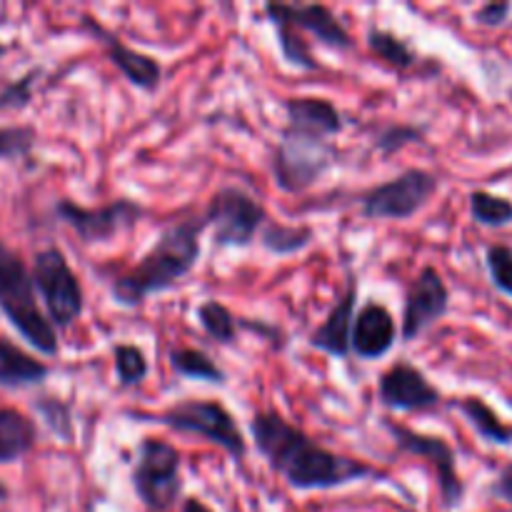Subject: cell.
<instances>
[{"instance_id": "obj_1", "label": "cell", "mask_w": 512, "mask_h": 512, "mask_svg": "<svg viewBox=\"0 0 512 512\" xmlns=\"http://www.w3.org/2000/svg\"><path fill=\"white\" fill-rule=\"evenodd\" d=\"M248 430L255 453L298 493L335 490L373 478L388 480V473L375 465L320 445L313 435L290 423L278 408L255 410Z\"/></svg>"}, {"instance_id": "obj_2", "label": "cell", "mask_w": 512, "mask_h": 512, "mask_svg": "<svg viewBox=\"0 0 512 512\" xmlns=\"http://www.w3.org/2000/svg\"><path fill=\"white\" fill-rule=\"evenodd\" d=\"M205 230L208 220L203 213L165 225L138 263L110 280L113 303L133 310L153 295H163L183 283L203 258Z\"/></svg>"}, {"instance_id": "obj_3", "label": "cell", "mask_w": 512, "mask_h": 512, "mask_svg": "<svg viewBox=\"0 0 512 512\" xmlns=\"http://www.w3.org/2000/svg\"><path fill=\"white\" fill-rule=\"evenodd\" d=\"M0 313L15 333L45 358H58V330L48 323L35 295L33 278L18 250L0 240Z\"/></svg>"}, {"instance_id": "obj_4", "label": "cell", "mask_w": 512, "mask_h": 512, "mask_svg": "<svg viewBox=\"0 0 512 512\" xmlns=\"http://www.w3.org/2000/svg\"><path fill=\"white\" fill-rule=\"evenodd\" d=\"M145 423L163 425L180 435H195L205 443L218 445L223 453H228L235 463H243L248 458V438L238 425L235 415L215 398H183L178 403L168 405L165 410L153 415H133Z\"/></svg>"}, {"instance_id": "obj_5", "label": "cell", "mask_w": 512, "mask_h": 512, "mask_svg": "<svg viewBox=\"0 0 512 512\" xmlns=\"http://www.w3.org/2000/svg\"><path fill=\"white\" fill-rule=\"evenodd\" d=\"M130 488L148 512H168L185 490L183 455L158 435H143L130 465Z\"/></svg>"}, {"instance_id": "obj_6", "label": "cell", "mask_w": 512, "mask_h": 512, "mask_svg": "<svg viewBox=\"0 0 512 512\" xmlns=\"http://www.w3.org/2000/svg\"><path fill=\"white\" fill-rule=\"evenodd\" d=\"M30 278H33L35 295L40 298L45 318L58 333L73 328L85 310V290L80 278L75 275L68 255L58 245L38 250L30 263Z\"/></svg>"}, {"instance_id": "obj_7", "label": "cell", "mask_w": 512, "mask_h": 512, "mask_svg": "<svg viewBox=\"0 0 512 512\" xmlns=\"http://www.w3.org/2000/svg\"><path fill=\"white\" fill-rule=\"evenodd\" d=\"M338 163V148L330 140L308 138L280 128V140L270 155V175L280 193L300 195L313 188Z\"/></svg>"}, {"instance_id": "obj_8", "label": "cell", "mask_w": 512, "mask_h": 512, "mask_svg": "<svg viewBox=\"0 0 512 512\" xmlns=\"http://www.w3.org/2000/svg\"><path fill=\"white\" fill-rule=\"evenodd\" d=\"M208 230H213L215 250H245L255 243L270 213L253 193L238 185L215 190L203 210Z\"/></svg>"}, {"instance_id": "obj_9", "label": "cell", "mask_w": 512, "mask_h": 512, "mask_svg": "<svg viewBox=\"0 0 512 512\" xmlns=\"http://www.w3.org/2000/svg\"><path fill=\"white\" fill-rule=\"evenodd\" d=\"M438 190V175L425 168H405L403 173L363 190L358 195V208L365 220L403 223L428 208Z\"/></svg>"}, {"instance_id": "obj_10", "label": "cell", "mask_w": 512, "mask_h": 512, "mask_svg": "<svg viewBox=\"0 0 512 512\" xmlns=\"http://www.w3.org/2000/svg\"><path fill=\"white\" fill-rule=\"evenodd\" d=\"M383 428L390 433L395 450L400 455H413V458L428 460L430 468L435 470V480H438L440 505L445 510H458L465 503L468 488H465V480L458 470V453H455L453 445L445 438H440V435L420 433V430L395 423L390 418L383 420Z\"/></svg>"}, {"instance_id": "obj_11", "label": "cell", "mask_w": 512, "mask_h": 512, "mask_svg": "<svg viewBox=\"0 0 512 512\" xmlns=\"http://www.w3.org/2000/svg\"><path fill=\"white\" fill-rule=\"evenodd\" d=\"M55 218L68 225L85 245H103L118 235L133 230L140 220L148 218V208L133 198H115L110 203L85 208L70 198L55 200Z\"/></svg>"}, {"instance_id": "obj_12", "label": "cell", "mask_w": 512, "mask_h": 512, "mask_svg": "<svg viewBox=\"0 0 512 512\" xmlns=\"http://www.w3.org/2000/svg\"><path fill=\"white\" fill-rule=\"evenodd\" d=\"M450 313V288L443 273L435 265H423L403 300V318H400V340L415 343L433 325H438Z\"/></svg>"}, {"instance_id": "obj_13", "label": "cell", "mask_w": 512, "mask_h": 512, "mask_svg": "<svg viewBox=\"0 0 512 512\" xmlns=\"http://www.w3.org/2000/svg\"><path fill=\"white\" fill-rule=\"evenodd\" d=\"M80 30L88 33L103 48V55L110 60V65L133 88H138L140 93H155L160 88V83H163V65H160V60L155 55L143 53L138 48H130L128 43H123V38L118 33L105 28L100 23V18H95L90 13L80 15Z\"/></svg>"}, {"instance_id": "obj_14", "label": "cell", "mask_w": 512, "mask_h": 512, "mask_svg": "<svg viewBox=\"0 0 512 512\" xmlns=\"http://www.w3.org/2000/svg\"><path fill=\"white\" fill-rule=\"evenodd\" d=\"M263 15L270 25H288L300 35H313L325 48L350 53L355 40L333 8L320 3H265Z\"/></svg>"}, {"instance_id": "obj_15", "label": "cell", "mask_w": 512, "mask_h": 512, "mask_svg": "<svg viewBox=\"0 0 512 512\" xmlns=\"http://www.w3.org/2000/svg\"><path fill=\"white\" fill-rule=\"evenodd\" d=\"M378 403L393 413H425L443 403V393L418 365L403 358L378 378Z\"/></svg>"}, {"instance_id": "obj_16", "label": "cell", "mask_w": 512, "mask_h": 512, "mask_svg": "<svg viewBox=\"0 0 512 512\" xmlns=\"http://www.w3.org/2000/svg\"><path fill=\"white\" fill-rule=\"evenodd\" d=\"M400 340V328L388 305L380 300H365L353 318V333H350V353L358 360L373 363L393 353L395 343Z\"/></svg>"}, {"instance_id": "obj_17", "label": "cell", "mask_w": 512, "mask_h": 512, "mask_svg": "<svg viewBox=\"0 0 512 512\" xmlns=\"http://www.w3.org/2000/svg\"><path fill=\"white\" fill-rule=\"evenodd\" d=\"M358 295H360L358 275L348 273L345 290L335 298V303L330 305L323 323H320L318 328H313V333L308 335L310 348L335 360H348L350 355H353L350 353V333H353V318H355V308H358Z\"/></svg>"}, {"instance_id": "obj_18", "label": "cell", "mask_w": 512, "mask_h": 512, "mask_svg": "<svg viewBox=\"0 0 512 512\" xmlns=\"http://www.w3.org/2000/svg\"><path fill=\"white\" fill-rule=\"evenodd\" d=\"M285 128L288 133L308 135V138L330 140L345 130V115L333 100L318 95H295L285 98Z\"/></svg>"}, {"instance_id": "obj_19", "label": "cell", "mask_w": 512, "mask_h": 512, "mask_svg": "<svg viewBox=\"0 0 512 512\" xmlns=\"http://www.w3.org/2000/svg\"><path fill=\"white\" fill-rule=\"evenodd\" d=\"M50 378V365L30 355L10 338L0 335V388L28 390L38 388Z\"/></svg>"}, {"instance_id": "obj_20", "label": "cell", "mask_w": 512, "mask_h": 512, "mask_svg": "<svg viewBox=\"0 0 512 512\" xmlns=\"http://www.w3.org/2000/svg\"><path fill=\"white\" fill-rule=\"evenodd\" d=\"M450 405L468 420L470 428L475 430V435L483 443L498 445V448H512V425L503 423V418L495 413L488 400L480 398V395H465V398H455Z\"/></svg>"}, {"instance_id": "obj_21", "label": "cell", "mask_w": 512, "mask_h": 512, "mask_svg": "<svg viewBox=\"0 0 512 512\" xmlns=\"http://www.w3.org/2000/svg\"><path fill=\"white\" fill-rule=\"evenodd\" d=\"M38 445V428L18 408H0V465H13Z\"/></svg>"}, {"instance_id": "obj_22", "label": "cell", "mask_w": 512, "mask_h": 512, "mask_svg": "<svg viewBox=\"0 0 512 512\" xmlns=\"http://www.w3.org/2000/svg\"><path fill=\"white\" fill-rule=\"evenodd\" d=\"M365 43H368L373 58H378V63L388 65L393 73L408 75L413 73L420 65V53L395 30L380 28V25H370L368 33H365Z\"/></svg>"}, {"instance_id": "obj_23", "label": "cell", "mask_w": 512, "mask_h": 512, "mask_svg": "<svg viewBox=\"0 0 512 512\" xmlns=\"http://www.w3.org/2000/svg\"><path fill=\"white\" fill-rule=\"evenodd\" d=\"M315 230L313 225H285L280 220L268 218V223L260 228L258 243L265 253L275 258H293L313 245Z\"/></svg>"}, {"instance_id": "obj_24", "label": "cell", "mask_w": 512, "mask_h": 512, "mask_svg": "<svg viewBox=\"0 0 512 512\" xmlns=\"http://www.w3.org/2000/svg\"><path fill=\"white\" fill-rule=\"evenodd\" d=\"M168 360L178 378L198 380V383L218 385V388L228 385V373L205 350L178 345V348L168 350Z\"/></svg>"}, {"instance_id": "obj_25", "label": "cell", "mask_w": 512, "mask_h": 512, "mask_svg": "<svg viewBox=\"0 0 512 512\" xmlns=\"http://www.w3.org/2000/svg\"><path fill=\"white\" fill-rule=\"evenodd\" d=\"M195 320H198L200 330L208 335L213 343L230 348V345L238 343V318L233 315V310L228 308L220 300L208 298L195 308Z\"/></svg>"}, {"instance_id": "obj_26", "label": "cell", "mask_w": 512, "mask_h": 512, "mask_svg": "<svg viewBox=\"0 0 512 512\" xmlns=\"http://www.w3.org/2000/svg\"><path fill=\"white\" fill-rule=\"evenodd\" d=\"M113 368L118 388L128 390L143 383L150 375V360L145 350L135 343H115L113 345Z\"/></svg>"}, {"instance_id": "obj_27", "label": "cell", "mask_w": 512, "mask_h": 512, "mask_svg": "<svg viewBox=\"0 0 512 512\" xmlns=\"http://www.w3.org/2000/svg\"><path fill=\"white\" fill-rule=\"evenodd\" d=\"M425 128L415 123H403V120H393V123H383L373 133V150L383 158H393V155L403 153L405 148L415 143H423Z\"/></svg>"}, {"instance_id": "obj_28", "label": "cell", "mask_w": 512, "mask_h": 512, "mask_svg": "<svg viewBox=\"0 0 512 512\" xmlns=\"http://www.w3.org/2000/svg\"><path fill=\"white\" fill-rule=\"evenodd\" d=\"M470 218L485 228H505L512 223V200L490 190H473L468 195Z\"/></svg>"}, {"instance_id": "obj_29", "label": "cell", "mask_w": 512, "mask_h": 512, "mask_svg": "<svg viewBox=\"0 0 512 512\" xmlns=\"http://www.w3.org/2000/svg\"><path fill=\"white\" fill-rule=\"evenodd\" d=\"M273 30L275 38H278V50L285 63H290L298 70H305V73H318V70H323V65L315 60L310 40H305V35L288 28V25H273Z\"/></svg>"}, {"instance_id": "obj_30", "label": "cell", "mask_w": 512, "mask_h": 512, "mask_svg": "<svg viewBox=\"0 0 512 512\" xmlns=\"http://www.w3.org/2000/svg\"><path fill=\"white\" fill-rule=\"evenodd\" d=\"M38 145L35 125H0V163H20L30 158Z\"/></svg>"}, {"instance_id": "obj_31", "label": "cell", "mask_w": 512, "mask_h": 512, "mask_svg": "<svg viewBox=\"0 0 512 512\" xmlns=\"http://www.w3.org/2000/svg\"><path fill=\"white\" fill-rule=\"evenodd\" d=\"M33 408L40 415V420L48 425L50 433L58 435L63 443L73 440V420H70V408L63 400L53 398V395H43V398L33 400Z\"/></svg>"}, {"instance_id": "obj_32", "label": "cell", "mask_w": 512, "mask_h": 512, "mask_svg": "<svg viewBox=\"0 0 512 512\" xmlns=\"http://www.w3.org/2000/svg\"><path fill=\"white\" fill-rule=\"evenodd\" d=\"M485 268H488L490 283L498 293L512 298V248L503 243H493L485 250Z\"/></svg>"}, {"instance_id": "obj_33", "label": "cell", "mask_w": 512, "mask_h": 512, "mask_svg": "<svg viewBox=\"0 0 512 512\" xmlns=\"http://www.w3.org/2000/svg\"><path fill=\"white\" fill-rule=\"evenodd\" d=\"M43 70L33 68L20 78L10 80V83L0 85V110H25L33 103L35 83H38Z\"/></svg>"}, {"instance_id": "obj_34", "label": "cell", "mask_w": 512, "mask_h": 512, "mask_svg": "<svg viewBox=\"0 0 512 512\" xmlns=\"http://www.w3.org/2000/svg\"><path fill=\"white\" fill-rule=\"evenodd\" d=\"M512 15L510 0H498V3H485L480 5L473 13V20L483 28H503Z\"/></svg>"}, {"instance_id": "obj_35", "label": "cell", "mask_w": 512, "mask_h": 512, "mask_svg": "<svg viewBox=\"0 0 512 512\" xmlns=\"http://www.w3.org/2000/svg\"><path fill=\"white\" fill-rule=\"evenodd\" d=\"M238 328L250 330V333L265 335V338L273 343V348H278V350H283L285 343H288V338H285V333L278 328V325H268V323H263V320H255V323H253V320L238 318Z\"/></svg>"}, {"instance_id": "obj_36", "label": "cell", "mask_w": 512, "mask_h": 512, "mask_svg": "<svg viewBox=\"0 0 512 512\" xmlns=\"http://www.w3.org/2000/svg\"><path fill=\"white\" fill-rule=\"evenodd\" d=\"M490 495L498 500H503V503L512 505V460L505 465L503 470H500V475L495 478L493 488H490Z\"/></svg>"}, {"instance_id": "obj_37", "label": "cell", "mask_w": 512, "mask_h": 512, "mask_svg": "<svg viewBox=\"0 0 512 512\" xmlns=\"http://www.w3.org/2000/svg\"><path fill=\"white\" fill-rule=\"evenodd\" d=\"M180 512H215L210 505H205L198 495H188L180 500Z\"/></svg>"}, {"instance_id": "obj_38", "label": "cell", "mask_w": 512, "mask_h": 512, "mask_svg": "<svg viewBox=\"0 0 512 512\" xmlns=\"http://www.w3.org/2000/svg\"><path fill=\"white\" fill-rule=\"evenodd\" d=\"M508 98H510V103H512V90H510V93H508Z\"/></svg>"}]
</instances>
